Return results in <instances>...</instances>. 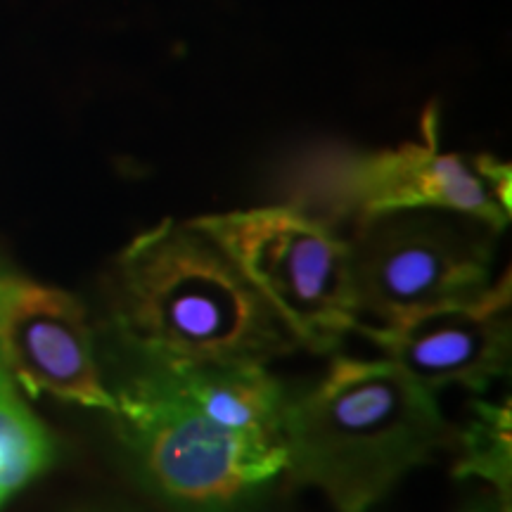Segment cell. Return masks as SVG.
Instances as JSON below:
<instances>
[{
    "label": "cell",
    "instance_id": "cell-1",
    "mask_svg": "<svg viewBox=\"0 0 512 512\" xmlns=\"http://www.w3.org/2000/svg\"><path fill=\"white\" fill-rule=\"evenodd\" d=\"M117 328L150 366L266 363L299 347L230 256L174 219L121 252Z\"/></svg>",
    "mask_w": 512,
    "mask_h": 512
},
{
    "label": "cell",
    "instance_id": "cell-2",
    "mask_svg": "<svg viewBox=\"0 0 512 512\" xmlns=\"http://www.w3.org/2000/svg\"><path fill=\"white\" fill-rule=\"evenodd\" d=\"M432 389L389 358L339 356L316 387L287 401L283 444L294 482L339 512H368L403 475L446 444Z\"/></svg>",
    "mask_w": 512,
    "mask_h": 512
},
{
    "label": "cell",
    "instance_id": "cell-3",
    "mask_svg": "<svg viewBox=\"0 0 512 512\" xmlns=\"http://www.w3.org/2000/svg\"><path fill=\"white\" fill-rule=\"evenodd\" d=\"M278 313L299 347L332 351L358 330L349 242L297 207H259L192 219Z\"/></svg>",
    "mask_w": 512,
    "mask_h": 512
},
{
    "label": "cell",
    "instance_id": "cell-4",
    "mask_svg": "<svg viewBox=\"0 0 512 512\" xmlns=\"http://www.w3.org/2000/svg\"><path fill=\"white\" fill-rule=\"evenodd\" d=\"M114 399L121 434L145 479L185 512L238 510L287 470L285 444L216 427L162 368L150 366Z\"/></svg>",
    "mask_w": 512,
    "mask_h": 512
},
{
    "label": "cell",
    "instance_id": "cell-5",
    "mask_svg": "<svg viewBox=\"0 0 512 512\" xmlns=\"http://www.w3.org/2000/svg\"><path fill=\"white\" fill-rule=\"evenodd\" d=\"M465 219L451 223L415 209L358 223L349 242L358 313L389 328L482 297L491 287L494 252L482 233L489 226Z\"/></svg>",
    "mask_w": 512,
    "mask_h": 512
},
{
    "label": "cell",
    "instance_id": "cell-6",
    "mask_svg": "<svg viewBox=\"0 0 512 512\" xmlns=\"http://www.w3.org/2000/svg\"><path fill=\"white\" fill-rule=\"evenodd\" d=\"M422 143H406L396 150L339 159L328 176L325 200L337 211L366 223L377 216L415 209H439L475 219L494 233L508 226L510 214L477 169L458 155L439 152L437 117L422 119Z\"/></svg>",
    "mask_w": 512,
    "mask_h": 512
},
{
    "label": "cell",
    "instance_id": "cell-7",
    "mask_svg": "<svg viewBox=\"0 0 512 512\" xmlns=\"http://www.w3.org/2000/svg\"><path fill=\"white\" fill-rule=\"evenodd\" d=\"M0 358L31 396L50 394L117 413L102 384L86 311L72 294L34 280L5 278L0 297Z\"/></svg>",
    "mask_w": 512,
    "mask_h": 512
},
{
    "label": "cell",
    "instance_id": "cell-8",
    "mask_svg": "<svg viewBox=\"0 0 512 512\" xmlns=\"http://www.w3.org/2000/svg\"><path fill=\"white\" fill-rule=\"evenodd\" d=\"M510 275L475 302L446 306L401 325H358L384 358L427 389L484 392L510 366Z\"/></svg>",
    "mask_w": 512,
    "mask_h": 512
},
{
    "label": "cell",
    "instance_id": "cell-9",
    "mask_svg": "<svg viewBox=\"0 0 512 512\" xmlns=\"http://www.w3.org/2000/svg\"><path fill=\"white\" fill-rule=\"evenodd\" d=\"M185 401L221 430L283 444L285 394L264 363L157 366Z\"/></svg>",
    "mask_w": 512,
    "mask_h": 512
},
{
    "label": "cell",
    "instance_id": "cell-10",
    "mask_svg": "<svg viewBox=\"0 0 512 512\" xmlns=\"http://www.w3.org/2000/svg\"><path fill=\"white\" fill-rule=\"evenodd\" d=\"M53 463V444L0 358V505Z\"/></svg>",
    "mask_w": 512,
    "mask_h": 512
},
{
    "label": "cell",
    "instance_id": "cell-11",
    "mask_svg": "<svg viewBox=\"0 0 512 512\" xmlns=\"http://www.w3.org/2000/svg\"><path fill=\"white\" fill-rule=\"evenodd\" d=\"M472 420L467 422L463 439V456H460L456 477H482L496 486L501 494L510 496L512 477V411L510 403L494 406V403L475 401Z\"/></svg>",
    "mask_w": 512,
    "mask_h": 512
},
{
    "label": "cell",
    "instance_id": "cell-12",
    "mask_svg": "<svg viewBox=\"0 0 512 512\" xmlns=\"http://www.w3.org/2000/svg\"><path fill=\"white\" fill-rule=\"evenodd\" d=\"M475 169L477 174L484 178L486 185H489L491 195L496 197V202L508 211L512 209V176H510V166L496 162L494 157L484 155L475 159Z\"/></svg>",
    "mask_w": 512,
    "mask_h": 512
},
{
    "label": "cell",
    "instance_id": "cell-13",
    "mask_svg": "<svg viewBox=\"0 0 512 512\" xmlns=\"http://www.w3.org/2000/svg\"><path fill=\"white\" fill-rule=\"evenodd\" d=\"M3 285H5V275H0V297H3Z\"/></svg>",
    "mask_w": 512,
    "mask_h": 512
}]
</instances>
